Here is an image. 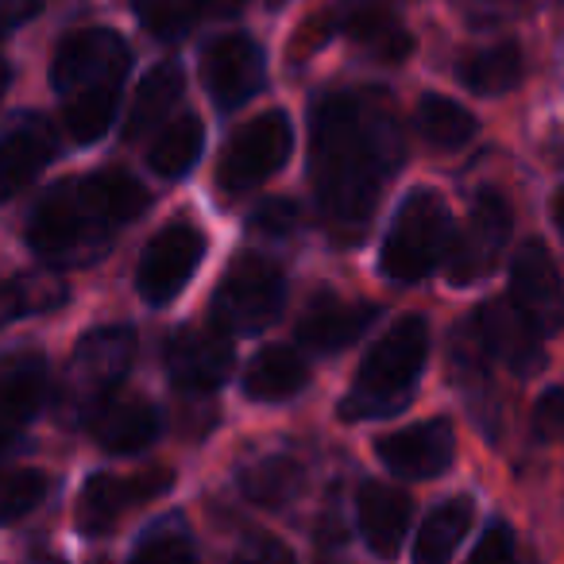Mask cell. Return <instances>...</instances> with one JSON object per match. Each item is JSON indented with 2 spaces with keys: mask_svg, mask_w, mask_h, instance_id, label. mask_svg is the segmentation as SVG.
<instances>
[{
  "mask_svg": "<svg viewBox=\"0 0 564 564\" xmlns=\"http://www.w3.org/2000/svg\"><path fill=\"white\" fill-rule=\"evenodd\" d=\"M236 564H294V553L282 541L274 538H259L236 556Z\"/></svg>",
  "mask_w": 564,
  "mask_h": 564,
  "instance_id": "cell-37",
  "label": "cell"
},
{
  "mask_svg": "<svg viewBox=\"0 0 564 564\" xmlns=\"http://www.w3.org/2000/svg\"><path fill=\"white\" fill-rule=\"evenodd\" d=\"M460 82L471 94H510L522 82V51L518 43H495L487 51H476L468 63L460 66Z\"/></svg>",
  "mask_w": 564,
  "mask_h": 564,
  "instance_id": "cell-28",
  "label": "cell"
},
{
  "mask_svg": "<svg viewBox=\"0 0 564 564\" xmlns=\"http://www.w3.org/2000/svg\"><path fill=\"white\" fill-rule=\"evenodd\" d=\"M306 487V471H302L299 460L291 456H267V460H256L251 468H243L240 476V491L248 495L256 507L279 510L291 507L294 499Z\"/></svg>",
  "mask_w": 564,
  "mask_h": 564,
  "instance_id": "cell-24",
  "label": "cell"
},
{
  "mask_svg": "<svg viewBox=\"0 0 564 564\" xmlns=\"http://www.w3.org/2000/svg\"><path fill=\"white\" fill-rule=\"evenodd\" d=\"M171 487V471L151 468L135 471V476H112V471H97L86 479L78 495V530L97 538V533L112 530L120 522L124 510H135L143 502H151L155 495H163Z\"/></svg>",
  "mask_w": 564,
  "mask_h": 564,
  "instance_id": "cell-12",
  "label": "cell"
},
{
  "mask_svg": "<svg viewBox=\"0 0 564 564\" xmlns=\"http://www.w3.org/2000/svg\"><path fill=\"white\" fill-rule=\"evenodd\" d=\"M371 317H376L371 306H356V302H340L333 294H325V299H317L306 310V317L299 325V337L310 352H337V348L352 345L368 329Z\"/></svg>",
  "mask_w": 564,
  "mask_h": 564,
  "instance_id": "cell-21",
  "label": "cell"
},
{
  "mask_svg": "<svg viewBox=\"0 0 564 564\" xmlns=\"http://www.w3.org/2000/svg\"><path fill=\"white\" fill-rule=\"evenodd\" d=\"M345 32H348V40L360 43L364 51H371V55L383 58V63H402V58L414 51L410 32L399 24V17H394L387 4H364V9H356L352 17H348Z\"/></svg>",
  "mask_w": 564,
  "mask_h": 564,
  "instance_id": "cell-25",
  "label": "cell"
},
{
  "mask_svg": "<svg viewBox=\"0 0 564 564\" xmlns=\"http://www.w3.org/2000/svg\"><path fill=\"white\" fill-rule=\"evenodd\" d=\"M205 17H232V12L243 9V0H197Z\"/></svg>",
  "mask_w": 564,
  "mask_h": 564,
  "instance_id": "cell-40",
  "label": "cell"
},
{
  "mask_svg": "<svg viewBox=\"0 0 564 564\" xmlns=\"http://www.w3.org/2000/svg\"><path fill=\"white\" fill-rule=\"evenodd\" d=\"M553 220L561 225V232H564V186L556 189V197H553Z\"/></svg>",
  "mask_w": 564,
  "mask_h": 564,
  "instance_id": "cell-41",
  "label": "cell"
},
{
  "mask_svg": "<svg viewBox=\"0 0 564 564\" xmlns=\"http://www.w3.org/2000/svg\"><path fill=\"white\" fill-rule=\"evenodd\" d=\"M9 82H12V66L0 58V97H4V89H9Z\"/></svg>",
  "mask_w": 564,
  "mask_h": 564,
  "instance_id": "cell-42",
  "label": "cell"
},
{
  "mask_svg": "<svg viewBox=\"0 0 564 564\" xmlns=\"http://www.w3.org/2000/svg\"><path fill=\"white\" fill-rule=\"evenodd\" d=\"M128 66H132V55H128V43L117 32L86 28V32H74L58 47L55 66H51V82H55L63 101L86 94H120Z\"/></svg>",
  "mask_w": 564,
  "mask_h": 564,
  "instance_id": "cell-6",
  "label": "cell"
},
{
  "mask_svg": "<svg viewBox=\"0 0 564 564\" xmlns=\"http://www.w3.org/2000/svg\"><path fill=\"white\" fill-rule=\"evenodd\" d=\"M510 302L541 333L553 337L564 329V282L549 259L545 243H525L510 263Z\"/></svg>",
  "mask_w": 564,
  "mask_h": 564,
  "instance_id": "cell-11",
  "label": "cell"
},
{
  "mask_svg": "<svg viewBox=\"0 0 564 564\" xmlns=\"http://www.w3.org/2000/svg\"><path fill=\"white\" fill-rule=\"evenodd\" d=\"M251 225L259 228V232H294V225H299V205L294 202H267L263 209L256 213V220Z\"/></svg>",
  "mask_w": 564,
  "mask_h": 564,
  "instance_id": "cell-36",
  "label": "cell"
},
{
  "mask_svg": "<svg viewBox=\"0 0 564 564\" xmlns=\"http://www.w3.org/2000/svg\"><path fill=\"white\" fill-rule=\"evenodd\" d=\"M24 310H32V299H24L20 286H0V325L9 322V317L24 314Z\"/></svg>",
  "mask_w": 564,
  "mask_h": 564,
  "instance_id": "cell-39",
  "label": "cell"
},
{
  "mask_svg": "<svg viewBox=\"0 0 564 564\" xmlns=\"http://www.w3.org/2000/svg\"><path fill=\"white\" fill-rule=\"evenodd\" d=\"M117 101L120 94H86V97H70L63 101V120L66 132L74 143H94L109 132L112 117H117Z\"/></svg>",
  "mask_w": 564,
  "mask_h": 564,
  "instance_id": "cell-30",
  "label": "cell"
},
{
  "mask_svg": "<svg viewBox=\"0 0 564 564\" xmlns=\"http://www.w3.org/2000/svg\"><path fill=\"white\" fill-rule=\"evenodd\" d=\"M132 564H197L194 545L178 530H151L143 545L135 549Z\"/></svg>",
  "mask_w": 564,
  "mask_h": 564,
  "instance_id": "cell-33",
  "label": "cell"
},
{
  "mask_svg": "<svg viewBox=\"0 0 564 564\" xmlns=\"http://www.w3.org/2000/svg\"><path fill=\"white\" fill-rule=\"evenodd\" d=\"M166 371L186 391H217L232 371V345L220 333L182 329L166 345Z\"/></svg>",
  "mask_w": 564,
  "mask_h": 564,
  "instance_id": "cell-16",
  "label": "cell"
},
{
  "mask_svg": "<svg viewBox=\"0 0 564 564\" xmlns=\"http://www.w3.org/2000/svg\"><path fill=\"white\" fill-rule=\"evenodd\" d=\"M430 356V325L422 317H399L364 356L348 399L340 402V417H391L414 399Z\"/></svg>",
  "mask_w": 564,
  "mask_h": 564,
  "instance_id": "cell-3",
  "label": "cell"
},
{
  "mask_svg": "<svg viewBox=\"0 0 564 564\" xmlns=\"http://www.w3.org/2000/svg\"><path fill=\"white\" fill-rule=\"evenodd\" d=\"M286 279L263 256H236L213 294V322L220 333H259L282 314Z\"/></svg>",
  "mask_w": 564,
  "mask_h": 564,
  "instance_id": "cell-5",
  "label": "cell"
},
{
  "mask_svg": "<svg viewBox=\"0 0 564 564\" xmlns=\"http://www.w3.org/2000/svg\"><path fill=\"white\" fill-rule=\"evenodd\" d=\"M132 356L135 333L128 325H105V329H94L89 337H82V345L70 356V368H66V410H74V414L94 410L97 414V406L109 399V391L132 368Z\"/></svg>",
  "mask_w": 564,
  "mask_h": 564,
  "instance_id": "cell-7",
  "label": "cell"
},
{
  "mask_svg": "<svg viewBox=\"0 0 564 564\" xmlns=\"http://www.w3.org/2000/svg\"><path fill=\"white\" fill-rule=\"evenodd\" d=\"M310 128V174L322 217L333 232L356 236L406 155L399 117L379 94H325Z\"/></svg>",
  "mask_w": 564,
  "mask_h": 564,
  "instance_id": "cell-1",
  "label": "cell"
},
{
  "mask_svg": "<svg viewBox=\"0 0 564 564\" xmlns=\"http://www.w3.org/2000/svg\"><path fill=\"white\" fill-rule=\"evenodd\" d=\"M97 564H109V561H97Z\"/></svg>",
  "mask_w": 564,
  "mask_h": 564,
  "instance_id": "cell-43",
  "label": "cell"
},
{
  "mask_svg": "<svg viewBox=\"0 0 564 564\" xmlns=\"http://www.w3.org/2000/svg\"><path fill=\"white\" fill-rule=\"evenodd\" d=\"M202 148H205V128L197 117H178L155 135L148 151V163L155 174L163 178H182V174L194 171V163L202 159Z\"/></svg>",
  "mask_w": 564,
  "mask_h": 564,
  "instance_id": "cell-27",
  "label": "cell"
},
{
  "mask_svg": "<svg viewBox=\"0 0 564 564\" xmlns=\"http://www.w3.org/2000/svg\"><path fill=\"white\" fill-rule=\"evenodd\" d=\"M448 243H453V217L445 197L433 189H414L387 228L379 267L394 282H417L437 271V263H445Z\"/></svg>",
  "mask_w": 564,
  "mask_h": 564,
  "instance_id": "cell-4",
  "label": "cell"
},
{
  "mask_svg": "<svg viewBox=\"0 0 564 564\" xmlns=\"http://www.w3.org/2000/svg\"><path fill=\"white\" fill-rule=\"evenodd\" d=\"M263 51L248 35H225L202 55V82L217 109H240L263 89Z\"/></svg>",
  "mask_w": 564,
  "mask_h": 564,
  "instance_id": "cell-13",
  "label": "cell"
},
{
  "mask_svg": "<svg viewBox=\"0 0 564 564\" xmlns=\"http://www.w3.org/2000/svg\"><path fill=\"white\" fill-rule=\"evenodd\" d=\"M356 507H360V530H364V541L371 545V553H379V556L399 553L410 530V514H414L410 495L387 484H364Z\"/></svg>",
  "mask_w": 564,
  "mask_h": 564,
  "instance_id": "cell-20",
  "label": "cell"
},
{
  "mask_svg": "<svg viewBox=\"0 0 564 564\" xmlns=\"http://www.w3.org/2000/svg\"><path fill=\"white\" fill-rule=\"evenodd\" d=\"M55 128L40 117H24L0 140V202H12L20 189L35 182V174L55 159Z\"/></svg>",
  "mask_w": 564,
  "mask_h": 564,
  "instance_id": "cell-18",
  "label": "cell"
},
{
  "mask_svg": "<svg viewBox=\"0 0 564 564\" xmlns=\"http://www.w3.org/2000/svg\"><path fill=\"white\" fill-rule=\"evenodd\" d=\"M533 430H538L541 441L561 437V433H564V387L541 394L538 410H533Z\"/></svg>",
  "mask_w": 564,
  "mask_h": 564,
  "instance_id": "cell-35",
  "label": "cell"
},
{
  "mask_svg": "<svg viewBox=\"0 0 564 564\" xmlns=\"http://www.w3.org/2000/svg\"><path fill=\"white\" fill-rule=\"evenodd\" d=\"M202 259H205L202 228L189 225V220H174L159 236H151V243L143 248L140 267H135V291L151 306H166L194 279Z\"/></svg>",
  "mask_w": 564,
  "mask_h": 564,
  "instance_id": "cell-9",
  "label": "cell"
},
{
  "mask_svg": "<svg viewBox=\"0 0 564 564\" xmlns=\"http://www.w3.org/2000/svg\"><path fill=\"white\" fill-rule=\"evenodd\" d=\"M476 329L484 348L499 364H507L514 376H538L545 368L541 333L514 310V302H487L476 317Z\"/></svg>",
  "mask_w": 564,
  "mask_h": 564,
  "instance_id": "cell-15",
  "label": "cell"
},
{
  "mask_svg": "<svg viewBox=\"0 0 564 564\" xmlns=\"http://www.w3.org/2000/svg\"><path fill=\"white\" fill-rule=\"evenodd\" d=\"M376 453L394 476L433 479L453 464L456 437L448 422H417L376 441Z\"/></svg>",
  "mask_w": 564,
  "mask_h": 564,
  "instance_id": "cell-14",
  "label": "cell"
},
{
  "mask_svg": "<svg viewBox=\"0 0 564 564\" xmlns=\"http://www.w3.org/2000/svg\"><path fill=\"white\" fill-rule=\"evenodd\" d=\"M417 132H422L433 148L456 151V148H464V143L476 140L479 124L464 105L453 101V97L430 94V97H422V105H417Z\"/></svg>",
  "mask_w": 564,
  "mask_h": 564,
  "instance_id": "cell-29",
  "label": "cell"
},
{
  "mask_svg": "<svg viewBox=\"0 0 564 564\" xmlns=\"http://www.w3.org/2000/svg\"><path fill=\"white\" fill-rule=\"evenodd\" d=\"M182 86H186V78H182L178 63L151 66L148 78H143L140 89H135L132 109H128V124H124L128 140H140V135H148L151 128H159V120H163L166 112H171V105L182 97Z\"/></svg>",
  "mask_w": 564,
  "mask_h": 564,
  "instance_id": "cell-23",
  "label": "cell"
},
{
  "mask_svg": "<svg viewBox=\"0 0 564 564\" xmlns=\"http://www.w3.org/2000/svg\"><path fill=\"white\" fill-rule=\"evenodd\" d=\"M306 387V360L294 348L271 345L243 371V394L256 402H282Z\"/></svg>",
  "mask_w": 564,
  "mask_h": 564,
  "instance_id": "cell-22",
  "label": "cell"
},
{
  "mask_svg": "<svg viewBox=\"0 0 564 564\" xmlns=\"http://www.w3.org/2000/svg\"><path fill=\"white\" fill-rule=\"evenodd\" d=\"M132 9L155 40H182L205 17L197 0H132Z\"/></svg>",
  "mask_w": 564,
  "mask_h": 564,
  "instance_id": "cell-31",
  "label": "cell"
},
{
  "mask_svg": "<svg viewBox=\"0 0 564 564\" xmlns=\"http://www.w3.org/2000/svg\"><path fill=\"white\" fill-rule=\"evenodd\" d=\"M47 499V476L40 468L0 471V522H17Z\"/></svg>",
  "mask_w": 564,
  "mask_h": 564,
  "instance_id": "cell-32",
  "label": "cell"
},
{
  "mask_svg": "<svg viewBox=\"0 0 564 564\" xmlns=\"http://www.w3.org/2000/svg\"><path fill=\"white\" fill-rule=\"evenodd\" d=\"M148 209V189L124 171H101L51 186L28 220V243L35 256L55 263L89 259L112 228Z\"/></svg>",
  "mask_w": 564,
  "mask_h": 564,
  "instance_id": "cell-2",
  "label": "cell"
},
{
  "mask_svg": "<svg viewBox=\"0 0 564 564\" xmlns=\"http://www.w3.org/2000/svg\"><path fill=\"white\" fill-rule=\"evenodd\" d=\"M476 518L471 499H448L425 518L422 533L414 541V564H448L453 549L468 538V525Z\"/></svg>",
  "mask_w": 564,
  "mask_h": 564,
  "instance_id": "cell-26",
  "label": "cell"
},
{
  "mask_svg": "<svg viewBox=\"0 0 564 564\" xmlns=\"http://www.w3.org/2000/svg\"><path fill=\"white\" fill-rule=\"evenodd\" d=\"M159 425L163 417L155 402H148L143 394H128V399L97 406L94 437L105 453H140L159 437Z\"/></svg>",
  "mask_w": 564,
  "mask_h": 564,
  "instance_id": "cell-19",
  "label": "cell"
},
{
  "mask_svg": "<svg viewBox=\"0 0 564 564\" xmlns=\"http://www.w3.org/2000/svg\"><path fill=\"white\" fill-rule=\"evenodd\" d=\"M43 12V0H0V35L17 32Z\"/></svg>",
  "mask_w": 564,
  "mask_h": 564,
  "instance_id": "cell-38",
  "label": "cell"
},
{
  "mask_svg": "<svg viewBox=\"0 0 564 564\" xmlns=\"http://www.w3.org/2000/svg\"><path fill=\"white\" fill-rule=\"evenodd\" d=\"M510 228H514V217H510V202L499 194V189H479L476 205L468 213V225L464 232L448 243V279L456 286H468V282H479L495 271L502 248L510 240Z\"/></svg>",
  "mask_w": 564,
  "mask_h": 564,
  "instance_id": "cell-10",
  "label": "cell"
},
{
  "mask_svg": "<svg viewBox=\"0 0 564 564\" xmlns=\"http://www.w3.org/2000/svg\"><path fill=\"white\" fill-rule=\"evenodd\" d=\"M468 564H518V553H514V533L510 525H491V530L479 538L476 553H471Z\"/></svg>",
  "mask_w": 564,
  "mask_h": 564,
  "instance_id": "cell-34",
  "label": "cell"
},
{
  "mask_svg": "<svg viewBox=\"0 0 564 564\" xmlns=\"http://www.w3.org/2000/svg\"><path fill=\"white\" fill-rule=\"evenodd\" d=\"M294 148L291 120L282 112H263L251 124H243L240 132L228 140L225 159L217 166V186L225 194H243V189L267 182L279 171Z\"/></svg>",
  "mask_w": 564,
  "mask_h": 564,
  "instance_id": "cell-8",
  "label": "cell"
},
{
  "mask_svg": "<svg viewBox=\"0 0 564 564\" xmlns=\"http://www.w3.org/2000/svg\"><path fill=\"white\" fill-rule=\"evenodd\" d=\"M47 394V364L40 352H17L0 360V448H9L40 414Z\"/></svg>",
  "mask_w": 564,
  "mask_h": 564,
  "instance_id": "cell-17",
  "label": "cell"
}]
</instances>
